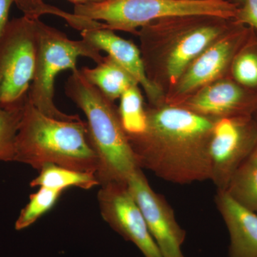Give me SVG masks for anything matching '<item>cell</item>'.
I'll list each match as a JSON object with an SVG mask.
<instances>
[{
  "label": "cell",
  "instance_id": "277c9868",
  "mask_svg": "<svg viewBox=\"0 0 257 257\" xmlns=\"http://www.w3.org/2000/svg\"><path fill=\"white\" fill-rule=\"evenodd\" d=\"M239 7L228 0H105L77 5L74 14L102 21L109 30L135 33L157 20L205 16L235 20Z\"/></svg>",
  "mask_w": 257,
  "mask_h": 257
},
{
  "label": "cell",
  "instance_id": "484cf974",
  "mask_svg": "<svg viewBox=\"0 0 257 257\" xmlns=\"http://www.w3.org/2000/svg\"><path fill=\"white\" fill-rule=\"evenodd\" d=\"M236 3H239V4L242 5L244 0H234Z\"/></svg>",
  "mask_w": 257,
  "mask_h": 257
},
{
  "label": "cell",
  "instance_id": "5bb4252c",
  "mask_svg": "<svg viewBox=\"0 0 257 257\" xmlns=\"http://www.w3.org/2000/svg\"><path fill=\"white\" fill-rule=\"evenodd\" d=\"M219 19L206 17L202 23H191L179 36L167 60V73L172 83L178 82L193 61L220 36L224 28L222 23L226 20L216 23Z\"/></svg>",
  "mask_w": 257,
  "mask_h": 257
},
{
  "label": "cell",
  "instance_id": "7402d4cb",
  "mask_svg": "<svg viewBox=\"0 0 257 257\" xmlns=\"http://www.w3.org/2000/svg\"><path fill=\"white\" fill-rule=\"evenodd\" d=\"M24 107L11 109L0 107V161L14 162L15 140Z\"/></svg>",
  "mask_w": 257,
  "mask_h": 257
},
{
  "label": "cell",
  "instance_id": "9a60e30c",
  "mask_svg": "<svg viewBox=\"0 0 257 257\" xmlns=\"http://www.w3.org/2000/svg\"><path fill=\"white\" fill-rule=\"evenodd\" d=\"M79 70L88 82L111 101L121 97L128 88L139 85L133 76L109 55L103 57L94 68L84 67Z\"/></svg>",
  "mask_w": 257,
  "mask_h": 257
},
{
  "label": "cell",
  "instance_id": "cb8c5ba5",
  "mask_svg": "<svg viewBox=\"0 0 257 257\" xmlns=\"http://www.w3.org/2000/svg\"><path fill=\"white\" fill-rule=\"evenodd\" d=\"M17 0H0V36L4 31L9 20V13L12 5Z\"/></svg>",
  "mask_w": 257,
  "mask_h": 257
},
{
  "label": "cell",
  "instance_id": "52a82bcc",
  "mask_svg": "<svg viewBox=\"0 0 257 257\" xmlns=\"http://www.w3.org/2000/svg\"><path fill=\"white\" fill-rule=\"evenodd\" d=\"M257 145V124L252 116L216 119L209 142L210 181L226 191L235 172Z\"/></svg>",
  "mask_w": 257,
  "mask_h": 257
},
{
  "label": "cell",
  "instance_id": "8fae6325",
  "mask_svg": "<svg viewBox=\"0 0 257 257\" xmlns=\"http://www.w3.org/2000/svg\"><path fill=\"white\" fill-rule=\"evenodd\" d=\"M184 107L214 119L252 116L257 109V98L251 97L234 81L224 80L204 87Z\"/></svg>",
  "mask_w": 257,
  "mask_h": 257
},
{
  "label": "cell",
  "instance_id": "7c38bea8",
  "mask_svg": "<svg viewBox=\"0 0 257 257\" xmlns=\"http://www.w3.org/2000/svg\"><path fill=\"white\" fill-rule=\"evenodd\" d=\"M80 32L83 40L97 50L107 52L109 57L131 74L152 101H158L160 89L148 77L140 50L133 42L118 36L108 28L91 29Z\"/></svg>",
  "mask_w": 257,
  "mask_h": 257
},
{
  "label": "cell",
  "instance_id": "6da1fadb",
  "mask_svg": "<svg viewBox=\"0 0 257 257\" xmlns=\"http://www.w3.org/2000/svg\"><path fill=\"white\" fill-rule=\"evenodd\" d=\"M147 126L127 135L140 168L176 184L210 180L209 142L216 119L184 106L146 110Z\"/></svg>",
  "mask_w": 257,
  "mask_h": 257
},
{
  "label": "cell",
  "instance_id": "8992f818",
  "mask_svg": "<svg viewBox=\"0 0 257 257\" xmlns=\"http://www.w3.org/2000/svg\"><path fill=\"white\" fill-rule=\"evenodd\" d=\"M37 19L23 16L8 22L0 36V107L23 108L35 74Z\"/></svg>",
  "mask_w": 257,
  "mask_h": 257
},
{
  "label": "cell",
  "instance_id": "ac0fdd59",
  "mask_svg": "<svg viewBox=\"0 0 257 257\" xmlns=\"http://www.w3.org/2000/svg\"><path fill=\"white\" fill-rule=\"evenodd\" d=\"M119 111L123 128L127 135L143 133L147 126L146 110L138 85L126 89L120 97Z\"/></svg>",
  "mask_w": 257,
  "mask_h": 257
},
{
  "label": "cell",
  "instance_id": "e0dca14e",
  "mask_svg": "<svg viewBox=\"0 0 257 257\" xmlns=\"http://www.w3.org/2000/svg\"><path fill=\"white\" fill-rule=\"evenodd\" d=\"M226 192L243 207L257 213V145L235 172Z\"/></svg>",
  "mask_w": 257,
  "mask_h": 257
},
{
  "label": "cell",
  "instance_id": "30bf717a",
  "mask_svg": "<svg viewBox=\"0 0 257 257\" xmlns=\"http://www.w3.org/2000/svg\"><path fill=\"white\" fill-rule=\"evenodd\" d=\"M243 26L238 24L234 31L211 44L193 61L179 80V94H187L207 85L224 72L248 35V29Z\"/></svg>",
  "mask_w": 257,
  "mask_h": 257
},
{
  "label": "cell",
  "instance_id": "ffe728a7",
  "mask_svg": "<svg viewBox=\"0 0 257 257\" xmlns=\"http://www.w3.org/2000/svg\"><path fill=\"white\" fill-rule=\"evenodd\" d=\"M62 192V191L40 187L37 192L30 195L28 204L22 209L15 222V229L20 231L35 224L37 219L55 206Z\"/></svg>",
  "mask_w": 257,
  "mask_h": 257
},
{
  "label": "cell",
  "instance_id": "4316f807",
  "mask_svg": "<svg viewBox=\"0 0 257 257\" xmlns=\"http://www.w3.org/2000/svg\"><path fill=\"white\" fill-rule=\"evenodd\" d=\"M255 121H256V124H257V118L256 119H254Z\"/></svg>",
  "mask_w": 257,
  "mask_h": 257
},
{
  "label": "cell",
  "instance_id": "7a4b0ae2",
  "mask_svg": "<svg viewBox=\"0 0 257 257\" xmlns=\"http://www.w3.org/2000/svg\"><path fill=\"white\" fill-rule=\"evenodd\" d=\"M14 162L40 170L47 164L80 172H97L99 160L82 119H56L27 101L15 145Z\"/></svg>",
  "mask_w": 257,
  "mask_h": 257
},
{
  "label": "cell",
  "instance_id": "2e32d148",
  "mask_svg": "<svg viewBox=\"0 0 257 257\" xmlns=\"http://www.w3.org/2000/svg\"><path fill=\"white\" fill-rule=\"evenodd\" d=\"M39 171V175L30 182L32 187H45L63 192L72 187L91 189L100 185L93 172H80L53 164H47Z\"/></svg>",
  "mask_w": 257,
  "mask_h": 257
},
{
  "label": "cell",
  "instance_id": "d6986e66",
  "mask_svg": "<svg viewBox=\"0 0 257 257\" xmlns=\"http://www.w3.org/2000/svg\"><path fill=\"white\" fill-rule=\"evenodd\" d=\"M17 7L23 12L24 16L31 19H40L42 15L50 14L63 18L72 28L82 32L96 28H108L100 22L94 21L72 13H66L59 8L45 4L43 0H17Z\"/></svg>",
  "mask_w": 257,
  "mask_h": 257
},
{
  "label": "cell",
  "instance_id": "d4e9b609",
  "mask_svg": "<svg viewBox=\"0 0 257 257\" xmlns=\"http://www.w3.org/2000/svg\"><path fill=\"white\" fill-rule=\"evenodd\" d=\"M74 5L92 4V3H99L105 1V0H68Z\"/></svg>",
  "mask_w": 257,
  "mask_h": 257
},
{
  "label": "cell",
  "instance_id": "4fadbf2b",
  "mask_svg": "<svg viewBox=\"0 0 257 257\" xmlns=\"http://www.w3.org/2000/svg\"><path fill=\"white\" fill-rule=\"evenodd\" d=\"M214 202L229 232V257H257V213L226 191L216 190Z\"/></svg>",
  "mask_w": 257,
  "mask_h": 257
},
{
  "label": "cell",
  "instance_id": "44dd1931",
  "mask_svg": "<svg viewBox=\"0 0 257 257\" xmlns=\"http://www.w3.org/2000/svg\"><path fill=\"white\" fill-rule=\"evenodd\" d=\"M235 55L231 65L234 82L243 89H257V47L253 42Z\"/></svg>",
  "mask_w": 257,
  "mask_h": 257
},
{
  "label": "cell",
  "instance_id": "ba28073f",
  "mask_svg": "<svg viewBox=\"0 0 257 257\" xmlns=\"http://www.w3.org/2000/svg\"><path fill=\"white\" fill-rule=\"evenodd\" d=\"M97 200L101 217L111 229L135 244L144 256L162 257L127 184H102L98 192Z\"/></svg>",
  "mask_w": 257,
  "mask_h": 257
},
{
  "label": "cell",
  "instance_id": "5b68a950",
  "mask_svg": "<svg viewBox=\"0 0 257 257\" xmlns=\"http://www.w3.org/2000/svg\"><path fill=\"white\" fill-rule=\"evenodd\" d=\"M37 51L35 74L28 100L44 114L56 119L76 120L79 115L62 112L55 105V82L61 72L77 70L79 57H87L99 64L100 51L86 40H72L64 32L37 19Z\"/></svg>",
  "mask_w": 257,
  "mask_h": 257
},
{
  "label": "cell",
  "instance_id": "9c48e42d",
  "mask_svg": "<svg viewBox=\"0 0 257 257\" xmlns=\"http://www.w3.org/2000/svg\"><path fill=\"white\" fill-rule=\"evenodd\" d=\"M127 186L162 256L185 257L182 246L187 233L179 224L175 211L165 197L152 188L142 169L132 175Z\"/></svg>",
  "mask_w": 257,
  "mask_h": 257
},
{
  "label": "cell",
  "instance_id": "3957f363",
  "mask_svg": "<svg viewBox=\"0 0 257 257\" xmlns=\"http://www.w3.org/2000/svg\"><path fill=\"white\" fill-rule=\"evenodd\" d=\"M65 92L87 117L89 138L99 160L96 175L100 186L109 182L127 184L140 167L112 101L88 82L79 69L67 79Z\"/></svg>",
  "mask_w": 257,
  "mask_h": 257
},
{
  "label": "cell",
  "instance_id": "603a6c76",
  "mask_svg": "<svg viewBox=\"0 0 257 257\" xmlns=\"http://www.w3.org/2000/svg\"><path fill=\"white\" fill-rule=\"evenodd\" d=\"M234 21L257 30V0H244L238 10Z\"/></svg>",
  "mask_w": 257,
  "mask_h": 257
}]
</instances>
